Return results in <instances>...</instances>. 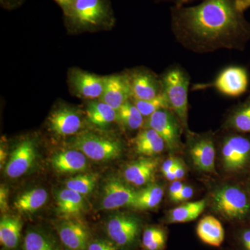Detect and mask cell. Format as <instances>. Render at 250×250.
<instances>
[{
  "label": "cell",
  "instance_id": "cell-1",
  "mask_svg": "<svg viewBox=\"0 0 250 250\" xmlns=\"http://www.w3.org/2000/svg\"><path fill=\"white\" fill-rule=\"evenodd\" d=\"M170 26L177 42L194 53L243 51L250 40V23L237 0H202L188 7L174 5Z\"/></svg>",
  "mask_w": 250,
  "mask_h": 250
},
{
  "label": "cell",
  "instance_id": "cell-2",
  "mask_svg": "<svg viewBox=\"0 0 250 250\" xmlns=\"http://www.w3.org/2000/svg\"><path fill=\"white\" fill-rule=\"evenodd\" d=\"M64 21L69 32L77 34L110 30L116 21L110 0H75Z\"/></svg>",
  "mask_w": 250,
  "mask_h": 250
},
{
  "label": "cell",
  "instance_id": "cell-3",
  "mask_svg": "<svg viewBox=\"0 0 250 250\" xmlns=\"http://www.w3.org/2000/svg\"><path fill=\"white\" fill-rule=\"evenodd\" d=\"M161 79L163 93L168 100L171 109L179 118L184 129H187L190 83L188 72L182 65L174 64L166 69Z\"/></svg>",
  "mask_w": 250,
  "mask_h": 250
},
{
  "label": "cell",
  "instance_id": "cell-4",
  "mask_svg": "<svg viewBox=\"0 0 250 250\" xmlns=\"http://www.w3.org/2000/svg\"><path fill=\"white\" fill-rule=\"evenodd\" d=\"M69 146L84 154L90 160L101 162L118 159L123 151V143L119 139L93 131L75 135Z\"/></svg>",
  "mask_w": 250,
  "mask_h": 250
},
{
  "label": "cell",
  "instance_id": "cell-5",
  "mask_svg": "<svg viewBox=\"0 0 250 250\" xmlns=\"http://www.w3.org/2000/svg\"><path fill=\"white\" fill-rule=\"evenodd\" d=\"M106 234L118 249L132 250L137 246L141 231V222L135 215L115 213L108 218Z\"/></svg>",
  "mask_w": 250,
  "mask_h": 250
},
{
  "label": "cell",
  "instance_id": "cell-6",
  "mask_svg": "<svg viewBox=\"0 0 250 250\" xmlns=\"http://www.w3.org/2000/svg\"><path fill=\"white\" fill-rule=\"evenodd\" d=\"M250 85V75L246 67L230 65L225 67L210 83H197L192 89L199 90L214 88L225 96L238 98L248 91Z\"/></svg>",
  "mask_w": 250,
  "mask_h": 250
},
{
  "label": "cell",
  "instance_id": "cell-7",
  "mask_svg": "<svg viewBox=\"0 0 250 250\" xmlns=\"http://www.w3.org/2000/svg\"><path fill=\"white\" fill-rule=\"evenodd\" d=\"M213 207L228 220H243L250 212V202L246 192L235 186H225L213 194Z\"/></svg>",
  "mask_w": 250,
  "mask_h": 250
},
{
  "label": "cell",
  "instance_id": "cell-8",
  "mask_svg": "<svg viewBox=\"0 0 250 250\" xmlns=\"http://www.w3.org/2000/svg\"><path fill=\"white\" fill-rule=\"evenodd\" d=\"M145 127L154 129L160 135L170 152H176L180 147L181 132L184 128L170 108L159 110L148 117Z\"/></svg>",
  "mask_w": 250,
  "mask_h": 250
},
{
  "label": "cell",
  "instance_id": "cell-9",
  "mask_svg": "<svg viewBox=\"0 0 250 250\" xmlns=\"http://www.w3.org/2000/svg\"><path fill=\"white\" fill-rule=\"evenodd\" d=\"M222 156L225 170L234 172L244 168L250 161V138L229 134L222 143Z\"/></svg>",
  "mask_w": 250,
  "mask_h": 250
},
{
  "label": "cell",
  "instance_id": "cell-10",
  "mask_svg": "<svg viewBox=\"0 0 250 250\" xmlns=\"http://www.w3.org/2000/svg\"><path fill=\"white\" fill-rule=\"evenodd\" d=\"M35 141L26 138L20 141L13 149L4 167L6 177L17 179L29 172L35 164L37 158Z\"/></svg>",
  "mask_w": 250,
  "mask_h": 250
},
{
  "label": "cell",
  "instance_id": "cell-11",
  "mask_svg": "<svg viewBox=\"0 0 250 250\" xmlns=\"http://www.w3.org/2000/svg\"><path fill=\"white\" fill-rule=\"evenodd\" d=\"M131 87V98L147 100L163 93L161 77L145 67H136L126 72Z\"/></svg>",
  "mask_w": 250,
  "mask_h": 250
},
{
  "label": "cell",
  "instance_id": "cell-12",
  "mask_svg": "<svg viewBox=\"0 0 250 250\" xmlns=\"http://www.w3.org/2000/svg\"><path fill=\"white\" fill-rule=\"evenodd\" d=\"M49 129L61 137L75 136L83 128L82 114L76 108L62 105L51 112L47 118Z\"/></svg>",
  "mask_w": 250,
  "mask_h": 250
},
{
  "label": "cell",
  "instance_id": "cell-13",
  "mask_svg": "<svg viewBox=\"0 0 250 250\" xmlns=\"http://www.w3.org/2000/svg\"><path fill=\"white\" fill-rule=\"evenodd\" d=\"M68 82L74 95L83 100H100L104 88V77L78 68L69 71Z\"/></svg>",
  "mask_w": 250,
  "mask_h": 250
},
{
  "label": "cell",
  "instance_id": "cell-14",
  "mask_svg": "<svg viewBox=\"0 0 250 250\" xmlns=\"http://www.w3.org/2000/svg\"><path fill=\"white\" fill-rule=\"evenodd\" d=\"M136 191L119 179H109L103 188L100 207L102 209L108 210L130 207L134 202Z\"/></svg>",
  "mask_w": 250,
  "mask_h": 250
},
{
  "label": "cell",
  "instance_id": "cell-15",
  "mask_svg": "<svg viewBox=\"0 0 250 250\" xmlns=\"http://www.w3.org/2000/svg\"><path fill=\"white\" fill-rule=\"evenodd\" d=\"M59 238L69 250H85L90 243L86 226L77 218H64L57 225Z\"/></svg>",
  "mask_w": 250,
  "mask_h": 250
},
{
  "label": "cell",
  "instance_id": "cell-16",
  "mask_svg": "<svg viewBox=\"0 0 250 250\" xmlns=\"http://www.w3.org/2000/svg\"><path fill=\"white\" fill-rule=\"evenodd\" d=\"M131 98V87L126 72L104 77V88L100 99L101 101L118 111Z\"/></svg>",
  "mask_w": 250,
  "mask_h": 250
},
{
  "label": "cell",
  "instance_id": "cell-17",
  "mask_svg": "<svg viewBox=\"0 0 250 250\" xmlns=\"http://www.w3.org/2000/svg\"><path fill=\"white\" fill-rule=\"evenodd\" d=\"M189 153L194 166L205 172L215 171V148L210 136H198L190 138Z\"/></svg>",
  "mask_w": 250,
  "mask_h": 250
},
{
  "label": "cell",
  "instance_id": "cell-18",
  "mask_svg": "<svg viewBox=\"0 0 250 250\" xmlns=\"http://www.w3.org/2000/svg\"><path fill=\"white\" fill-rule=\"evenodd\" d=\"M157 167L156 159L142 158L126 166L123 176L130 185L135 187H144L152 182Z\"/></svg>",
  "mask_w": 250,
  "mask_h": 250
},
{
  "label": "cell",
  "instance_id": "cell-19",
  "mask_svg": "<svg viewBox=\"0 0 250 250\" xmlns=\"http://www.w3.org/2000/svg\"><path fill=\"white\" fill-rule=\"evenodd\" d=\"M51 164L59 173L73 174L86 170L88 162L84 154L70 148L54 154L51 159Z\"/></svg>",
  "mask_w": 250,
  "mask_h": 250
},
{
  "label": "cell",
  "instance_id": "cell-20",
  "mask_svg": "<svg viewBox=\"0 0 250 250\" xmlns=\"http://www.w3.org/2000/svg\"><path fill=\"white\" fill-rule=\"evenodd\" d=\"M56 204L57 212L64 218H76L85 207L83 195L67 188L56 193Z\"/></svg>",
  "mask_w": 250,
  "mask_h": 250
},
{
  "label": "cell",
  "instance_id": "cell-21",
  "mask_svg": "<svg viewBox=\"0 0 250 250\" xmlns=\"http://www.w3.org/2000/svg\"><path fill=\"white\" fill-rule=\"evenodd\" d=\"M135 151L146 156L159 155L166 147L165 141L154 129L146 127L141 130L133 139Z\"/></svg>",
  "mask_w": 250,
  "mask_h": 250
},
{
  "label": "cell",
  "instance_id": "cell-22",
  "mask_svg": "<svg viewBox=\"0 0 250 250\" xmlns=\"http://www.w3.org/2000/svg\"><path fill=\"white\" fill-rule=\"evenodd\" d=\"M23 223L21 218L4 215L0 220V243L5 250H15L19 246Z\"/></svg>",
  "mask_w": 250,
  "mask_h": 250
},
{
  "label": "cell",
  "instance_id": "cell-23",
  "mask_svg": "<svg viewBox=\"0 0 250 250\" xmlns=\"http://www.w3.org/2000/svg\"><path fill=\"white\" fill-rule=\"evenodd\" d=\"M197 236L205 244L220 247L225 240V230L221 223L212 215L204 217L196 229Z\"/></svg>",
  "mask_w": 250,
  "mask_h": 250
},
{
  "label": "cell",
  "instance_id": "cell-24",
  "mask_svg": "<svg viewBox=\"0 0 250 250\" xmlns=\"http://www.w3.org/2000/svg\"><path fill=\"white\" fill-rule=\"evenodd\" d=\"M86 118L97 127L104 129L117 122V111L100 100H93L88 104Z\"/></svg>",
  "mask_w": 250,
  "mask_h": 250
},
{
  "label": "cell",
  "instance_id": "cell-25",
  "mask_svg": "<svg viewBox=\"0 0 250 250\" xmlns=\"http://www.w3.org/2000/svg\"><path fill=\"white\" fill-rule=\"evenodd\" d=\"M48 200L45 188H37L21 194L14 203L15 209L21 213H33L40 209Z\"/></svg>",
  "mask_w": 250,
  "mask_h": 250
},
{
  "label": "cell",
  "instance_id": "cell-26",
  "mask_svg": "<svg viewBox=\"0 0 250 250\" xmlns=\"http://www.w3.org/2000/svg\"><path fill=\"white\" fill-rule=\"evenodd\" d=\"M164 188L157 184H147L141 190L136 191L131 208L137 210L152 209L162 201Z\"/></svg>",
  "mask_w": 250,
  "mask_h": 250
},
{
  "label": "cell",
  "instance_id": "cell-27",
  "mask_svg": "<svg viewBox=\"0 0 250 250\" xmlns=\"http://www.w3.org/2000/svg\"><path fill=\"white\" fill-rule=\"evenodd\" d=\"M205 200L187 202L170 210L167 221L170 223H186L196 220L205 209Z\"/></svg>",
  "mask_w": 250,
  "mask_h": 250
},
{
  "label": "cell",
  "instance_id": "cell-28",
  "mask_svg": "<svg viewBox=\"0 0 250 250\" xmlns=\"http://www.w3.org/2000/svg\"><path fill=\"white\" fill-rule=\"evenodd\" d=\"M117 123L127 131H133L145 126V117L131 101L128 100L117 111Z\"/></svg>",
  "mask_w": 250,
  "mask_h": 250
},
{
  "label": "cell",
  "instance_id": "cell-29",
  "mask_svg": "<svg viewBox=\"0 0 250 250\" xmlns=\"http://www.w3.org/2000/svg\"><path fill=\"white\" fill-rule=\"evenodd\" d=\"M227 126L241 134H250V93L243 103L237 105L228 116Z\"/></svg>",
  "mask_w": 250,
  "mask_h": 250
},
{
  "label": "cell",
  "instance_id": "cell-30",
  "mask_svg": "<svg viewBox=\"0 0 250 250\" xmlns=\"http://www.w3.org/2000/svg\"><path fill=\"white\" fill-rule=\"evenodd\" d=\"M23 250H59L53 240L42 231L28 230L24 241Z\"/></svg>",
  "mask_w": 250,
  "mask_h": 250
},
{
  "label": "cell",
  "instance_id": "cell-31",
  "mask_svg": "<svg viewBox=\"0 0 250 250\" xmlns=\"http://www.w3.org/2000/svg\"><path fill=\"white\" fill-rule=\"evenodd\" d=\"M98 174L93 173L81 174L67 179L65 188L85 196L93 191L98 182Z\"/></svg>",
  "mask_w": 250,
  "mask_h": 250
},
{
  "label": "cell",
  "instance_id": "cell-32",
  "mask_svg": "<svg viewBox=\"0 0 250 250\" xmlns=\"http://www.w3.org/2000/svg\"><path fill=\"white\" fill-rule=\"evenodd\" d=\"M166 241L167 236L165 230L159 227H148L143 231V250H164Z\"/></svg>",
  "mask_w": 250,
  "mask_h": 250
},
{
  "label": "cell",
  "instance_id": "cell-33",
  "mask_svg": "<svg viewBox=\"0 0 250 250\" xmlns=\"http://www.w3.org/2000/svg\"><path fill=\"white\" fill-rule=\"evenodd\" d=\"M131 100L145 118H148L159 110L170 108L168 100L164 93L150 100H139L132 98Z\"/></svg>",
  "mask_w": 250,
  "mask_h": 250
},
{
  "label": "cell",
  "instance_id": "cell-34",
  "mask_svg": "<svg viewBox=\"0 0 250 250\" xmlns=\"http://www.w3.org/2000/svg\"><path fill=\"white\" fill-rule=\"evenodd\" d=\"M87 250H119V249L109 239L97 238V239L90 241Z\"/></svg>",
  "mask_w": 250,
  "mask_h": 250
},
{
  "label": "cell",
  "instance_id": "cell-35",
  "mask_svg": "<svg viewBox=\"0 0 250 250\" xmlns=\"http://www.w3.org/2000/svg\"><path fill=\"white\" fill-rule=\"evenodd\" d=\"M9 188L1 184L0 187V210L4 214L9 210Z\"/></svg>",
  "mask_w": 250,
  "mask_h": 250
},
{
  "label": "cell",
  "instance_id": "cell-36",
  "mask_svg": "<svg viewBox=\"0 0 250 250\" xmlns=\"http://www.w3.org/2000/svg\"><path fill=\"white\" fill-rule=\"evenodd\" d=\"M183 182H180L179 180H176L172 182L170 188H169L168 195L169 198L172 202H175L176 199L182 190V188L184 187Z\"/></svg>",
  "mask_w": 250,
  "mask_h": 250
},
{
  "label": "cell",
  "instance_id": "cell-37",
  "mask_svg": "<svg viewBox=\"0 0 250 250\" xmlns=\"http://www.w3.org/2000/svg\"><path fill=\"white\" fill-rule=\"evenodd\" d=\"M192 195H193V188L190 186L184 185L174 202L180 203V202H187L191 198Z\"/></svg>",
  "mask_w": 250,
  "mask_h": 250
},
{
  "label": "cell",
  "instance_id": "cell-38",
  "mask_svg": "<svg viewBox=\"0 0 250 250\" xmlns=\"http://www.w3.org/2000/svg\"><path fill=\"white\" fill-rule=\"evenodd\" d=\"M54 1L60 6L63 16L65 17L70 14L75 0H54Z\"/></svg>",
  "mask_w": 250,
  "mask_h": 250
},
{
  "label": "cell",
  "instance_id": "cell-39",
  "mask_svg": "<svg viewBox=\"0 0 250 250\" xmlns=\"http://www.w3.org/2000/svg\"><path fill=\"white\" fill-rule=\"evenodd\" d=\"M25 0H0L1 6L6 10L17 9Z\"/></svg>",
  "mask_w": 250,
  "mask_h": 250
},
{
  "label": "cell",
  "instance_id": "cell-40",
  "mask_svg": "<svg viewBox=\"0 0 250 250\" xmlns=\"http://www.w3.org/2000/svg\"><path fill=\"white\" fill-rule=\"evenodd\" d=\"M179 159L177 158L170 157L166 159L164 161V164L161 166V172L163 174L168 172L171 170H173L174 166H175L177 163L178 162Z\"/></svg>",
  "mask_w": 250,
  "mask_h": 250
},
{
  "label": "cell",
  "instance_id": "cell-41",
  "mask_svg": "<svg viewBox=\"0 0 250 250\" xmlns=\"http://www.w3.org/2000/svg\"><path fill=\"white\" fill-rule=\"evenodd\" d=\"M8 152L7 147H6V143H5V139L1 140V147H0V166L1 168L5 167L6 165V159H7Z\"/></svg>",
  "mask_w": 250,
  "mask_h": 250
},
{
  "label": "cell",
  "instance_id": "cell-42",
  "mask_svg": "<svg viewBox=\"0 0 250 250\" xmlns=\"http://www.w3.org/2000/svg\"><path fill=\"white\" fill-rule=\"evenodd\" d=\"M240 241L244 250H250V229L242 231Z\"/></svg>",
  "mask_w": 250,
  "mask_h": 250
},
{
  "label": "cell",
  "instance_id": "cell-43",
  "mask_svg": "<svg viewBox=\"0 0 250 250\" xmlns=\"http://www.w3.org/2000/svg\"><path fill=\"white\" fill-rule=\"evenodd\" d=\"M173 170L174 173H175L176 177H177V180H180V179L184 178V176H185L186 170L182 161L179 159L178 162L174 166Z\"/></svg>",
  "mask_w": 250,
  "mask_h": 250
},
{
  "label": "cell",
  "instance_id": "cell-44",
  "mask_svg": "<svg viewBox=\"0 0 250 250\" xmlns=\"http://www.w3.org/2000/svg\"><path fill=\"white\" fill-rule=\"evenodd\" d=\"M157 2L160 1H171L174 3L176 6H184V4H189V3L193 2V1H197V0H154Z\"/></svg>",
  "mask_w": 250,
  "mask_h": 250
},
{
  "label": "cell",
  "instance_id": "cell-45",
  "mask_svg": "<svg viewBox=\"0 0 250 250\" xmlns=\"http://www.w3.org/2000/svg\"><path fill=\"white\" fill-rule=\"evenodd\" d=\"M238 8L244 11L250 8V0H237Z\"/></svg>",
  "mask_w": 250,
  "mask_h": 250
},
{
  "label": "cell",
  "instance_id": "cell-46",
  "mask_svg": "<svg viewBox=\"0 0 250 250\" xmlns=\"http://www.w3.org/2000/svg\"><path fill=\"white\" fill-rule=\"evenodd\" d=\"M163 174H164V177H165L167 180L170 181V182H174V181L177 180V177H176L175 173H174L173 170L168 171V172H166V173Z\"/></svg>",
  "mask_w": 250,
  "mask_h": 250
}]
</instances>
